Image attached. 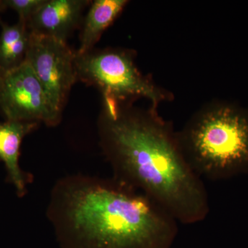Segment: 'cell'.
<instances>
[{"label":"cell","mask_w":248,"mask_h":248,"mask_svg":"<svg viewBox=\"0 0 248 248\" xmlns=\"http://www.w3.org/2000/svg\"><path fill=\"white\" fill-rule=\"evenodd\" d=\"M97 125L115 179L154 200L178 223L205 219L210 202L203 180L186 161L178 134L156 109L103 107Z\"/></svg>","instance_id":"1"},{"label":"cell","mask_w":248,"mask_h":248,"mask_svg":"<svg viewBox=\"0 0 248 248\" xmlns=\"http://www.w3.org/2000/svg\"><path fill=\"white\" fill-rule=\"evenodd\" d=\"M46 215L61 248H170L178 234L170 214L114 177L62 178Z\"/></svg>","instance_id":"2"},{"label":"cell","mask_w":248,"mask_h":248,"mask_svg":"<svg viewBox=\"0 0 248 248\" xmlns=\"http://www.w3.org/2000/svg\"><path fill=\"white\" fill-rule=\"evenodd\" d=\"M177 134L186 161L203 180L228 177L248 166V117L236 109H205Z\"/></svg>","instance_id":"3"},{"label":"cell","mask_w":248,"mask_h":248,"mask_svg":"<svg viewBox=\"0 0 248 248\" xmlns=\"http://www.w3.org/2000/svg\"><path fill=\"white\" fill-rule=\"evenodd\" d=\"M75 67L78 81L97 88L108 107L131 104L138 98H146L153 108L170 99L171 94L143 76L128 49L107 48L78 54Z\"/></svg>","instance_id":"4"},{"label":"cell","mask_w":248,"mask_h":248,"mask_svg":"<svg viewBox=\"0 0 248 248\" xmlns=\"http://www.w3.org/2000/svg\"><path fill=\"white\" fill-rule=\"evenodd\" d=\"M0 113L5 120L38 122L56 126L62 120L30 65L24 62L0 71Z\"/></svg>","instance_id":"5"},{"label":"cell","mask_w":248,"mask_h":248,"mask_svg":"<svg viewBox=\"0 0 248 248\" xmlns=\"http://www.w3.org/2000/svg\"><path fill=\"white\" fill-rule=\"evenodd\" d=\"M75 58L76 51L67 42L31 32L25 61L40 80L54 107L61 113L72 88L78 82Z\"/></svg>","instance_id":"6"},{"label":"cell","mask_w":248,"mask_h":248,"mask_svg":"<svg viewBox=\"0 0 248 248\" xmlns=\"http://www.w3.org/2000/svg\"><path fill=\"white\" fill-rule=\"evenodd\" d=\"M90 0H45L40 9L28 21L29 30L35 33L66 42L81 28L84 13Z\"/></svg>","instance_id":"7"},{"label":"cell","mask_w":248,"mask_h":248,"mask_svg":"<svg viewBox=\"0 0 248 248\" xmlns=\"http://www.w3.org/2000/svg\"><path fill=\"white\" fill-rule=\"evenodd\" d=\"M40 124L9 120L0 122V161L6 169V181L14 186L20 198L27 195L28 186L32 181V175L19 165L21 146L24 138L37 130Z\"/></svg>","instance_id":"8"},{"label":"cell","mask_w":248,"mask_h":248,"mask_svg":"<svg viewBox=\"0 0 248 248\" xmlns=\"http://www.w3.org/2000/svg\"><path fill=\"white\" fill-rule=\"evenodd\" d=\"M126 0H94L81 26L78 54L87 53L94 49L104 31L112 25L128 4Z\"/></svg>","instance_id":"9"},{"label":"cell","mask_w":248,"mask_h":248,"mask_svg":"<svg viewBox=\"0 0 248 248\" xmlns=\"http://www.w3.org/2000/svg\"><path fill=\"white\" fill-rule=\"evenodd\" d=\"M0 71H7L25 62L31 32L23 21L9 24L0 20Z\"/></svg>","instance_id":"10"},{"label":"cell","mask_w":248,"mask_h":248,"mask_svg":"<svg viewBox=\"0 0 248 248\" xmlns=\"http://www.w3.org/2000/svg\"><path fill=\"white\" fill-rule=\"evenodd\" d=\"M45 0H3L5 9H11L17 13L19 19L27 23L40 9Z\"/></svg>","instance_id":"11"},{"label":"cell","mask_w":248,"mask_h":248,"mask_svg":"<svg viewBox=\"0 0 248 248\" xmlns=\"http://www.w3.org/2000/svg\"><path fill=\"white\" fill-rule=\"evenodd\" d=\"M6 11L5 9L4 5L3 4V0H0V13Z\"/></svg>","instance_id":"12"}]
</instances>
